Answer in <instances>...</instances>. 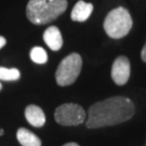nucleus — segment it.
<instances>
[{
	"label": "nucleus",
	"mask_w": 146,
	"mask_h": 146,
	"mask_svg": "<svg viewBox=\"0 0 146 146\" xmlns=\"http://www.w3.org/2000/svg\"><path fill=\"white\" fill-rule=\"evenodd\" d=\"M1 89H2V84H0V90H1Z\"/></svg>",
	"instance_id": "obj_17"
},
{
	"label": "nucleus",
	"mask_w": 146,
	"mask_h": 146,
	"mask_svg": "<svg viewBox=\"0 0 146 146\" xmlns=\"http://www.w3.org/2000/svg\"><path fill=\"white\" fill-rule=\"evenodd\" d=\"M2 134H3V131L0 129V135H2Z\"/></svg>",
	"instance_id": "obj_16"
},
{
	"label": "nucleus",
	"mask_w": 146,
	"mask_h": 146,
	"mask_svg": "<svg viewBox=\"0 0 146 146\" xmlns=\"http://www.w3.org/2000/svg\"><path fill=\"white\" fill-rule=\"evenodd\" d=\"M31 58L36 64H44L48 61V54L41 47H35L31 51Z\"/></svg>",
	"instance_id": "obj_12"
},
{
	"label": "nucleus",
	"mask_w": 146,
	"mask_h": 146,
	"mask_svg": "<svg viewBox=\"0 0 146 146\" xmlns=\"http://www.w3.org/2000/svg\"><path fill=\"white\" fill-rule=\"evenodd\" d=\"M16 137L22 146H41L40 139L25 128H20L17 130Z\"/></svg>",
	"instance_id": "obj_10"
},
{
	"label": "nucleus",
	"mask_w": 146,
	"mask_h": 146,
	"mask_svg": "<svg viewBox=\"0 0 146 146\" xmlns=\"http://www.w3.org/2000/svg\"><path fill=\"white\" fill-rule=\"evenodd\" d=\"M25 117L27 121L34 127H42L46 123V116L43 110L37 105H28L25 110Z\"/></svg>",
	"instance_id": "obj_9"
},
{
	"label": "nucleus",
	"mask_w": 146,
	"mask_h": 146,
	"mask_svg": "<svg viewBox=\"0 0 146 146\" xmlns=\"http://www.w3.org/2000/svg\"><path fill=\"white\" fill-rule=\"evenodd\" d=\"M82 66V58L78 53H72L67 55L58 66L55 79L58 86L65 87L74 84L78 78Z\"/></svg>",
	"instance_id": "obj_4"
},
{
	"label": "nucleus",
	"mask_w": 146,
	"mask_h": 146,
	"mask_svg": "<svg viewBox=\"0 0 146 146\" xmlns=\"http://www.w3.org/2000/svg\"><path fill=\"white\" fill-rule=\"evenodd\" d=\"M132 28V17L123 7H118L106 15L104 29L113 39H120L127 36Z\"/></svg>",
	"instance_id": "obj_3"
},
{
	"label": "nucleus",
	"mask_w": 146,
	"mask_h": 146,
	"mask_svg": "<svg viewBox=\"0 0 146 146\" xmlns=\"http://www.w3.org/2000/svg\"><path fill=\"white\" fill-rule=\"evenodd\" d=\"M135 106L125 96H113L93 104L88 110L87 127L96 129L107 125H115L132 118Z\"/></svg>",
	"instance_id": "obj_1"
},
{
	"label": "nucleus",
	"mask_w": 146,
	"mask_h": 146,
	"mask_svg": "<svg viewBox=\"0 0 146 146\" xmlns=\"http://www.w3.org/2000/svg\"><path fill=\"white\" fill-rule=\"evenodd\" d=\"M5 43H7V40H5V37H2V36H0V49L5 47Z\"/></svg>",
	"instance_id": "obj_14"
},
{
	"label": "nucleus",
	"mask_w": 146,
	"mask_h": 146,
	"mask_svg": "<svg viewBox=\"0 0 146 146\" xmlns=\"http://www.w3.org/2000/svg\"><path fill=\"white\" fill-rule=\"evenodd\" d=\"M66 8V0H29L26 15L33 24L43 25L62 15Z\"/></svg>",
	"instance_id": "obj_2"
},
{
	"label": "nucleus",
	"mask_w": 146,
	"mask_h": 146,
	"mask_svg": "<svg viewBox=\"0 0 146 146\" xmlns=\"http://www.w3.org/2000/svg\"><path fill=\"white\" fill-rule=\"evenodd\" d=\"M93 11V5L84 2L82 0H79L78 2L75 5L70 17L75 22H84L89 19Z\"/></svg>",
	"instance_id": "obj_8"
},
{
	"label": "nucleus",
	"mask_w": 146,
	"mask_h": 146,
	"mask_svg": "<svg viewBox=\"0 0 146 146\" xmlns=\"http://www.w3.org/2000/svg\"><path fill=\"white\" fill-rule=\"evenodd\" d=\"M63 146H79L77 143H74V142H70V143H66L65 145H63Z\"/></svg>",
	"instance_id": "obj_15"
},
{
	"label": "nucleus",
	"mask_w": 146,
	"mask_h": 146,
	"mask_svg": "<svg viewBox=\"0 0 146 146\" xmlns=\"http://www.w3.org/2000/svg\"><path fill=\"white\" fill-rule=\"evenodd\" d=\"M54 118L58 123L62 125H78L86 119V111L80 105L66 103L55 110Z\"/></svg>",
	"instance_id": "obj_5"
},
{
	"label": "nucleus",
	"mask_w": 146,
	"mask_h": 146,
	"mask_svg": "<svg viewBox=\"0 0 146 146\" xmlns=\"http://www.w3.org/2000/svg\"><path fill=\"white\" fill-rule=\"evenodd\" d=\"M43 40L47 46L53 51H58L63 46V38L61 31L56 26H50L43 34Z\"/></svg>",
	"instance_id": "obj_7"
},
{
	"label": "nucleus",
	"mask_w": 146,
	"mask_h": 146,
	"mask_svg": "<svg viewBox=\"0 0 146 146\" xmlns=\"http://www.w3.org/2000/svg\"><path fill=\"white\" fill-rule=\"evenodd\" d=\"M130 78V62L127 56H118L111 67V79L118 86L123 84Z\"/></svg>",
	"instance_id": "obj_6"
},
{
	"label": "nucleus",
	"mask_w": 146,
	"mask_h": 146,
	"mask_svg": "<svg viewBox=\"0 0 146 146\" xmlns=\"http://www.w3.org/2000/svg\"><path fill=\"white\" fill-rule=\"evenodd\" d=\"M21 74L16 68H5L0 67V80L3 81H15L20 79Z\"/></svg>",
	"instance_id": "obj_11"
},
{
	"label": "nucleus",
	"mask_w": 146,
	"mask_h": 146,
	"mask_svg": "<svg viewBox=\"0 0 146 146\" xmlns=\"http://www.w3.org/2000/svg\"><path fill=\"white\" fill-rule=\"evenodd\" d=\"M141 58H142V60H143L144 62H146V43L144 44V47H143V49H142Z\"/></svg>",
	"instance_id": "obj_13"
}]
</instances>
